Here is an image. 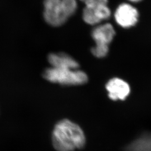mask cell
I'll return each mask as SVG.
<instances>
[{
    "instance_id": "11",
    "label": "cell",
    "mask_w": 151,
    "mask_h": 151,
    "mask_svg": "<svg viewBox=\"0 0 151 151\" xmlns=\"http://www.w3.org/2000/svg\"><path fill=\"white\" fill-rule=\"evenodd\" d=\"M129 1H131V2H137L140 1L141 0H129Z\"/></svg>"
},
{
    "instance_id": "10",
    "label": "cell",
    "mask_w": 151,
    "mask_h": 151,
    "mask_svg": "<svg viewBox=\"0 0 151 151\" xmlns=\"http://www.w3.org/2000/svg\"><path fill=\"white\" fill-rule=\"evenodd\" d=\"M62 2L68 17L73 15L77 9V0H62Z\"/></svg>"
},
{
    "instance_id": "5",
    "label": "cell",
    "mask_w": 151,
    "mask_h": 151,
    "mask_svg": "<svg viewBox=\"0 0 151 151\" xmlns=\"http://www.w3.org/2000/svg\"><path fill=\"white\" fill-rule=\"evenodd\" d=\"M44 5V17L50 25L60 27L68 19L62 0H45Z\"/></svg>"
},
{
    "instance_id": "1",
    "label": "cell",
    "mask_w": 151,
    "mask_h": 151,
    "mask_svg": "<svg viewBox=\"0 0 151 151\" xmlns=\"http://www.w3.org/2000/svg\"><path fill=\"white\" fill-rule=\"evenodd\" d=\"M52 140L57 151L80 150L86 143V137L81 127L68 119L62 120L55 125Z\"/></svg>"
},
{
    "instance_id": "8",
    "label": "cell",
    "mask_w": 151,
    "mask_h": 151,
    "mask_svg": "<svg viewBox=\"0 0 151 151\" xmlns=\"http://www.w3.org/2000/svg\"><path fill=\"white\" fill-rule=\"evenodd\" d=\"M48 60L54 68L77 70L79 67V64L75 59L64 53H51L49 55Z\"/></svg>"
},
{
    "instance_id": "12",
    "label": "cell",
    "mask_w": 151,
    "mask_h": 151,
    "mask_svg": "<svg viewBox=\"0 0 151 151\" xmlns=\"http://www.w3.org/2000/svg\"><path fill=\"white\" fill-rule=\"evenodd\" d=\"M80 1H81L82 2H84V3H85L86 2L87 0H80Z\"/></svg>"
},
{
    "instance_id": "6",
    "label": "cell",
    "mask_w": 151,
    "mask_h": 151,
    "mask_svg": "<svg viewBox=\"0 0 151 151\" xmlns=\"http://www.w3.org/2000/svg\"><path fill=\"white\" fill-rule=\"evenodd\" d=\"M117 24L124 28L134 27L138 21L139 13L134 7L129 4H122L118 7L114 14Z\"/></svg>"
},
{
    "instance_id": "2",
    "label": "cell",
    "mask_w": 151,
    "mask_h": 151,
    "mask_svg": "<svg viewBox=\"0 0 151 151\" xmlns=\"http://www.w3.org/2000/svg\"><path fill=\"white\" fill-rule=\"evenodd\" d=\"M43 76L49 82L62 85H81L88 81L86 74L78 70L51 67L44 70Z\"/></svg>"
},
{
    "instance_id": "7",
    "label": "cell",
    "mask_w": 151,
    "mask_h": 151,
    "mask_svg": "<svg viewBox=\"0 0 151 151\" xmlns=\"http://www.w3.org/2000/svg\"><path fill=\"white\" fill-rule=\"evenodd\" d=\"M106 88L109 92V97L113 100H124L130 91L128 83L118 78H114L109 81Z\"/></svg>"
},
{
    "instance_id": "9",
    "label": "cell",
    "mask_w": 151,
    "mask_h": 151,
    "mask_svg": "<svg viewBox=\"0 0 151 151\" xmlns=\"http://www.w3.org/2000/svg\"><path fill=\"white\" fill-rule=\"evenodd\" d=\"M125 151H151V134L145 133L126 147Z\"/></svg>"
},
{
    "instance_id": "4",
    "label": "cell",
    "mask_w": 151,
    "mask_h": 151,
    "mask_svg": "<svg viewBox=\"0 0 151 151\" xmlns=\"http://www.w3.org/2000/svg\"><path fill=\"white\" fill-rule=\"evenodd\" d=\"M85 4L82 17L87 24L97 25L111 16L108 0H87Z\"/></svg>"
},
{
    "instance_id": "3",
    "label": "cell",
    "mask_w": 151,
    "mask_h": 151,
    "mask_svg": "<svg viewBox=\"0 0 151 151\" xmlns=\"http://www.w3.org/2000/svg\"><path fill=\"white\" fill-rule=\"evenodd\" d=\"M115 35L113 27L109 23L98 25L91 32L96 45L91 49L92 53L97 58H103L108 54L109 45Z\"/></svg>"
}]
</instances>
